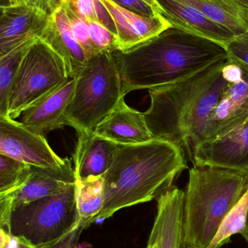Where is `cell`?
I'll use <instances>...</instances> for the list:
<instances>
[{
  "label": "cell",
  "instance_id": "1",
  "mask_svg": "<svg viewBox=\"0 0 248 248\" xmlns=\"http://www.w3.org/2000/svg\"><path fill=\"white\" fill-rule=\"evenodd\" d=\"M112 53L125 95L186 79L228 58L224 45L173 26L138 46Z\"/></svg>",
  "mask_w": 248,
  "mask_h": 248
},
{
  "label": "cell",
  "instance_id": "2",
  "mask_svg": "<svg viewBox=\"0 0 248 248\" xmlns=\"http://www.w3.org/2000/svg\"><path fill=\"white\" fill-rule=\"evenodd\" d=\"M188 169L186 153L176 144L153 140L117 144L103 178L104 203L93 219H107L116 211L158 198Z\"/></svg>",
  "mask_w": 248,
  "mask_h": 248
},
{
  "label": "cell",
  "instance_id": "3",
  "mask_svg": "<svg viewBox=\"0 0 248 248\" xmlns=\"http://www.w3.org/2000/svg\"><path fill=\"white\" fill-rule=\"evenodd\" d=\"M226 60L186 79L148 90L151 104L144 116L153 139L179 146L192 158L224 85Z\"/></svg>",
  "mask_w": 248,
  "mask_h": 248
},
{
  "label": "cell",
  "instance_id": "4",
  "mask_svg": "<svg viewBox=\"0 0 248 248\" xmlns=\"http://www.w3.org/2000/svg\"><path fill=\"white\" fill-rule=\"evenodd\" d=\"M248 189V173L194 165L185 191V243L208 248L227 214Z\"/></svg>",
  "mask_w": 248,
  "mask_h": 248
},
{
  "label": "cell",
  "instance_id": "5",
  "mask_svg": "<svg viewBox=\"0 0 248 248\" xmlns=\"http://www.w3.org/2000/svg\"><path fill=\"white\" fill-rule=\"evenodd\" d=\"M74 80V94L65 113L66 125L77 134L92 132L125 98L113 53L92 56Z\"/></svg>",
  "mask_w": 248,
  "mask_h": 248
},
{
  "label": "cell",
  "instance_id": "6",
  "mask_svg": "<svg viewBox=\"0 0 248 248\" xmlns=\"http://www.w3.org/2000/svg\"><path fill=\"white\" fill-rule=\"evenodd\" d=\"M80 223L74 183L53 195L13 208L4 231L24 237L38 248H50Z\"/></svg>",
  "mask_w": 248,
  "mask_h": 248
},
{
  "label": "cell",
  "instance_id": "7",
  "mask_svg": "<svg viewBox=\"0 0 248 248\" xmlns=\"http://www.w3.org/2000/svg\"><path fill=\"white\" fill-rule=\"evenodd\" d=\"M62 57L39 37L25 54L12 85L8 117L16 119L35 102L69 79Z\"/></svg>",
  "mask_w": 248,
  "mask_h": 248
},
{
  "label": "cell",
  "instance_id": "8",
  "mask_svg": "<svg viewBox=\"0 0 248 248\" xmlns=\"http://www.w3.org/2000/svg\"><path fill=\"white\" fill-rule=\"evenodd\" d=\"M223 74L224 84L199 144L223 137L248 119V66L228 56Z\"/></svg>",
  "mask_w": 248,
  "mask_h": 248
},
{
  "label": "cell",
  "instance_id": "9",
  "mask_svg": "<svg viewBox=\"0 0 248 248\" xmlns=\"http://www.w3.org/2000/svg\"><path fill=\"white\" fill-rule=\"evenodd\" d=\"M0 153L43 169H61L71 162L59 157L43 135L8 116H0Z\"/></svg>",
  "mask_w": 248,
  "mask_h": 248
},
{
  "label": "cell",
  "instance_id": "10",
  "mask_svg": "<svg viewBox=\"0 0 248 248\" xmlns=\"http://www.w3.org/2000/svg\"><path fill=\"white\" fill-rule=\"evenodd\" d=\"M50 13L28 1L2 4L0 19V58L24 42L42 37L49 27Z\"/></svg>",
  "mask_w": 248,
  "mask_h": 248
},
{
  "label": "cell",
  "instance_id": "11",
  "mask_svg": "<svg viewBox=\"0 0 248 248\" xmlns=\"http://www.w3.org/2000/svg\"><path fill=\"white\" fill-rule=\"evenodd\" d=\"M192 159L197 166L248 173V119L223 137L198 144L192 151Z\"/></svg>",
  "mask_w": 248,
  "mask_h": 248
},
{
  "label": "cell",
  "instance_id": "12",
  "mask_svg": "<svg viewBox=\"0 0 248 248\" xmlns=\"http://www.w3.org/2000/svg\"><path fill=\"white\" fill-rule=\"evenodd\" d=\"M109 12L116 29V51H125L155 37L168 28L170 22L159 14L145 17L121 7L112 0H99Z\"/></svg>",
  "mask_w": 248,
  "mask_h": 248
},
{
  "label": "cell",
  "instance_id": "13",
  "mask_svg": "<svg viewBox=\"0 0 248 248\" xmlns=\"http://www.w3.org/2000/svg\"><path fill=\"white\" fill-rule=\"evenodd\" d=\"M185 191L173 186L157 198V211L150 233L157 248H184Z\"/></svg>",
  "mask_w": 248,
  "mask_h": 248
},
{
  "label": "cell",
  "instance_id": "14",
  "mask_svg": "<svg viewBox=\"0 0 248 248\" xmlns=\"http://www.w3.org/2000/svg\"><path fill=\"white\" fill-rule=\"evenodd\" d=\"M74 87L75 80L70 78L27 108L20 116V123L43 136L66 125L65 113L72 98Z\"/></svg>",
  "mask_w": 248,
  "mask_h": 248
},
{
  "label": "cell",
  "instance_id": "15",
  "mask_svg": "<svg viewBox=\"0 0 248 248\" xmlns=\"http://www.w3.org/2000/svg\"><path fill=\"white\" fill-rule=\"evenodd\" d=\"M173 27L227 46L235 37L232 32L196 9L179 0H156Z\"/></svg>",
  "mask_w": 248,
  "mask_h": 248
},
{
  "label": "cell",
  "instance_id": "16",
  "mask_svg": "<svg viewBox=\"0 0 248 248\" xmlns=\"http://www.w3.org/2000/svg\"><path fill=\"white\" fill-rule=\"evenodd\" d=\"M41 38L62 57L70 78H76L90 59L73 33L66 9L62 3L51 12L49 27Z\"/></svg>",
  "mask_w": 248,
  "mask_h": 248
},
{
  "label": "cell",
  "instance_id": "17",
  "mask_svg": "<svg viewBox=\"0 0 248 248\" xmlns=\"http://www.w3.org/2000/svg\"><path fill=\"white\" fill-rule=\"evenodd\" d=\"M94 133L117 144H140L153 140L144 113L128 106L125 98L97 125Z\"/></svg>",
  "mask_w": 248,
  "mask_h": 248
},
{
  "label": "cell",
  "instance_id": "18",
  "mask_svg": "<svg viewBox=\"0 0 248 248\" xmlns=\"http://www.w3.org/2000/svg\"><path fill=\"white\" fill-rule=\"evenodd\" d=\"M73 155L76 180L101 177L113 161L117 144L92 132L81 133Z\"/></svg>",
  "mask_w": 248,
  "mask_h": 248
},
{
  "label": "cell",
  "instance_id": "19",
  "mask_svg": "<svg viewBox=\"0 0 248 248\" xmlns=\"http://www.w3.org/2000/svg\"><path fill=\"white\" fill-rule=\"evenodd\" d=\"M74 183L75 173L71 162L61 169H43L32 166L30 176L23 186L12 195L0 198L10 199L13 209L17 205L53 195Z\"/></svg>",
  "mask_w": 248,
  "mask_h": 248
},
{
  "label": "cell",
  "instance_id": "20",
  "mask_svg": "<svg viewBox=\"0 0 248 248\" xmlns=\"http://www.w3.org/2000/svg\"><path fill=\"white\" fill-rule=\"evenodd\" d=\"M222 25L234 36L248 31V8L236 0H179Z\"/></svg>",
  "mask_w": 248,
  "mask_h": 248
},
{
  "label": "cell",
  "instance_id": "21",
  "mask_svg": "<svg viewBox=\"0 0 248 248\" xmlns=\"http://www.w3.org/2000/svg\"><path fill=\"white\" fill-rule=\"evenodd\" d=\"M76 199L82 225L87 229L100 212L104 203L103 178L76 180Z\"/></svg>",
  "mask_w": 248,
  "mask_h": 248
},
{
  "label": "cell",
  "instance_id": "22",
  "mask_svg": "<svg viewBox=\"0 0 248 248\" xmlns=\"http://www.w3.org/2000/svg\"><path fill=\"white\" fill-rule=\"evenodd\" d=\"M36 39L24 42L0 58V116L1 117L8 116V100L12 85L25 54Z\"/></svg>",
  "mask_w": 248,
  "mask_h": 248
},
{
  "label": "cell",
  "instance_id": "23",
  "mask_svg": "<svg viewBox=\"0 0 248 248\" xmlns=\"http://www.w3.org/2000/svg\"><path fill=\"white\" fill-rule=\"evenodd\" d=\"M32 166L0 153V197L8 196L26 183Z\"/></svg>",
  "mask_w": 248,
  "mask_h": 248
},
{
  "label": "cell",
  "instance_id": "24",
  "mask_svg": "<svg viewBox=\"0 0 248 248\" xmlns=\"http://www.w3.org/2000/svg\"><path fill=\"white\" fill-rule=\"evenodd\" d=\"M248 213V189L238 203L227 214L208 248H221L231 241L233 235L241 234L246 225Z\"/></svg>",
  "mask_w": 248,
  "mask_h": 248
},
{
  "label": "cell",
  "instance_id": "25",
  "mask_svg": "<svg viewBox=\"0 0 248 248\" xmlns=\"http://www.w3.org/2000/svg\"><path fill=\"white\" fill-rule=\"evenodd\" d=\"M77 15L85 20H95L106 26L116 36L115 23L99 0H68Z\"/></svg>",
  "mask_w": 248,
  "mask_h": 248
},
{
  "label": "cell",
  "instance_id": "26",
  "mask_svg": "<svg viewBox=\"0 0 248 248\" xmlns=\"http://www.w3.org/2000/svg\"><path fill=\"white\" fill-rule=\"evenodd\" d=\"M61 3H62L66 9L67 13L71 22L73 33L76 39L85 51L89 58L98 54L90 38L87 22L76 13L68 0H62Z\"/></svg>",
  "mask_w": 248,
  "mask_h": 248
},
{
  "label": "cell",
  "instance_id": "27",
  "mask_svg": "<svg viewBox=\"0 0 248 248\" xmlns=\"http://www.w3.org/2000/svg\"><path fill=\"white\" fill-rule=\"evenodd\" d=\"M92 42L98 53L116 51V36L101 23L95 20H86Z\"/></svg>",
  "mask_w": 248,
  "mask_h": 248
},
{
  "label": "cell",
  "instance_id": "28",
  "mask_svg": "<svg viewBox=\"0 0 248 248\" xmlns=\"http://www.w3.org/2000/svg\"><path fill=\"white\" fill-rule=\"evenodd\" d=\"M228 56L248 66V31L235 36L226 46Z\"/></svg>",
  "mask_w": 248,
  "mask_h": 248
},
{
  "label": "cell",
  "instance_id": "29",
  "mask_svg": "<svg viewBox=\"0 0 248 248\" xmlns=\"http://www.w3.org/2000/svg\"><path fill=\"white\" fill-rule=\"evenodd\" d=\"M112 1L127 10H131L145 17H154L160 14L144 0H112Z\"/></svg>",
  "mask_w": 248,
  "mask_h": 248
},
{
  "label": "cell",
  "instance_id": "30",
  "mask_svg": "<svg viewBox=\"0 0 248 248\" xmlns=\"http://www.w3.org/2000/svg\"><path fill=\"white\" fill-rule=\"evenodd\" d=\"M0 248H38L24 237L0 230Z\"/></svg>",
  "mask_w": 248,
  "mask_h": 248
},
{
  "label": "cell",
  "instance_id": "31",
  "mask_svg": "<svg viewBox=\"0 0 248 248\" xmlns=\"http://www.w3.org/2000/svg\"><path fill=\"white\" fill-rule=\"evenodd\" d=\"M83 230H84V227L80 221V224L76 226L61 241L50 248H77L79 238Z\"/></svg>",
  "mask_w": 248,
  "mask_h": 248
},
{
  "label": "cell",
  "instance_id": "32",
  "mask_svg": "<svg viewBox=\"0 0 248 248\" xmlns=\"http://www.w3.org/2000/svg\"><path fill=\"white\" fill-rule=\"evenodd\" d=\"M146 2L148 3L149 5H151L157 13L161 14V10H160V6H159L158 3L156 0H144Z\"/></svg>",
  "mask_w": 248,
  "mask_h": 248
},
{
  "label": "cell",
  "instance_id": "33",
  "mask_svg": "<svg viewBox=\"0 0 248 248\" xmlns=\"http://www.w3.org/2000/svg\"><path fill=\"white\" fill-rule=\"evenodd\" d=\"M25 1L32 3V4L40 6V7H43L44 9L46 10V8H45V0H25ZM47 11H48V10H47Z\"/></svg>",
  "mask_w": 248,
  "mask_h": 248
},
{
  "label": "cell",
  "instance_id": "34",
  "mask_svg": "<svg viewBox=\"0 0 248 248\" xmlns=\"http://www.w3.org/2000/svg\"><path fill=\"white\" fill-rule=\"evenodd\" d=\"M240 234H241V235L246 239V241H247L248 243V213L244 230H243V231L242 232V233Z\"/></svg>",
  "mask_w": 248,
  "mask_h": 248
},
{
  "label": "cell",
  "instance_id": "35",
  "mask_svg": "<svg viewBox=\"0 0 248 248\" xmlns=\"http://www.w3.org/2000/svg\"><path fill=\"white\" fill-rule=\"evenodd\" d=\"M7 1L5 4H17L26 1L25 0H5Z\"/></svg>",
  "mask_w": 248,
  "mask_h": 248
},
{
  "label": "cell",
  "instance_id": "36",
  "mask_svg": "<svg viewBox=\"0 0 248 248\" xmlns=\"http://www.w3.org/2000/svg\"><path fill=\"white\" fill-rule=\"evenodd\" d=\"M147 248H157V245H156L152 240L149 239L148 244H147Z\"/></svg>",
  "mask_w": 248,
  "mask_h": 248
},
{
  "label": "cell",
  "instance_id": "37",
  "mask_svg": "<svg viewBox=\"0 0 248 248\" xmlns=\"http://www.w3.org/2000/svg\"><path fill=\"white\" fill-rule=\"evenodd\" d=\"M236 1H238L240 4H243V5L246 6L248 8V0H236Z\"/></svg>",
  "mask_w": 248,
  "mask_h": 248
},
{
  "label": "cell",
  "instance_id": "38",
  "mask_svg": "<svg viewBox=\"0 0 248 248\" xmlns=\"http://www.w3.org/2000/svg\"><path fill=\"white\" fill-rule=\"evenodd\" d=\"M184 248H194L191 247V246H188V245L186 244V245H185Z\"/></svg>",
  "mask_w": 248,
  "mask_h": 248
}]
</instances>
